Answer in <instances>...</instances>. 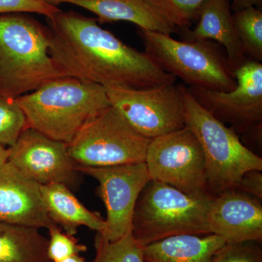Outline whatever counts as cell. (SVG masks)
I'll return each mask as SVG.
<instances>
[{
  "label": "cell",
  "mask_w": 262,
  "mask_h": 262,
  "mask_svg": "<svg viewBox=\"0 0 262 262\" xmlns=\"http://www.w3.org/2000/svg\"><path fill=\"white\" fill-rule=\"evenodd\" d=\"M47 23L50 55L67 77L104 89H149L177 81L144 52L101 28L97 19L61 10Z\"/></svg>",
  "instance_id": "1"
},
{
  "label": "cell",
  "mask_w": 262,
  "mask_h": 262,
  "mask_svg": "<svg viewBox=\"0 0 262 262\" xmlns=\"http://www.w3.org/2000/svg\"><path fill=\"white\" fill-rule=\"evenodd\" d=\"M15 101L29 127L67 144L86 122L111 106L102 86L71 77L48 81Z\"/></svg>",
  "instance_id": "2"
},
{
  "label": "cell",
  "mask_w": 262,
  "mask_h": 262,
  "mask_svg": "<svg viewBox=\"0 0 262 262\" xmlns=\"http://www.w3.org/2000/svg\"><path fill=\"white\" fill-rule=\"evenodd\" d=\"M63 77L49 53L47 26L25 13L0 15V96L15 99Z\"/></svg>",
  "instance_id": "3"
},
{
  "label": "cell",
  "mask_w": 262,
  "mask_h": 262,
  "mask_svg": "<svg viewBox=\"0 0 262 262\" xmlns=\"http://www.w3.org/2000/svg\"><path fill=\"white\" fill-rule=\"evenodd\" d=\"M179 87L186 126L195 134L204 155L208 194L215 196L237 189L245 173L261 171V158L242 144L234 129L202 106L186 86L179 84Z\"/></svg>",
  "instance_id": "4"
},
{
  "label": "cell",
  "mask_w": 262,
  "mask_h": 262,
  "mask_svg": "<svg viewBox=\"0 0 262 262\" xmlns=\"http://www.w3.org/2000/svg\"><path fill=\"white\" fill-rule=\"evenodd\" d=\"M213 196L189 195L149 180L134 209L132 234L141 247L172 236L211 234L207 215Z\"/></svg>",
  "instance_id": "5"
},
{
  "label": "cell",
  "mask_w": 262,
  "mask_h": 262,
  "mask_svg": "<svg viewBox=\"0 0 262 262\" xmlns=\"http://www.w3.org/2000/svg\"><path fill=\"white\" fill-rule=\"evenodd\" d=\"M138 33L150 59L189 87L221 92L236 87L227 58L211 41H179L163 33L139 28Z\"/></svg>",
  "instance_id": "6"
},
{
  "label": "cell",
  "mask_w": 262,
  "mask_h": 262,
  "mask_svg": "<svg viewBox=\"0 0 262 262\" xmlns=\"http://www.w3.org/2000/svg\"><path fill=\"white\" fill-rule=\"evenodd\" d=\"M150 141L111 106L86 122L67 145L77 165L110 167L145 162Z\"/></svg>",
  "instance_id": "7"
},
{
  "label": "cell",
  "mask_w": 262,
  "mask_h": 262,
  "mask_svg": "<svg viewBox=\"0 0 262 262\" xmlns=\"http://www.w3.org/2000/svg\"><path fill=\"white\" fill-rule=\"evenodd\" d=\"M145 163L151 180L189 195L208 193L203 149L195 134L187 126L151 139Z\"/></svg>",
  "instance_id": "8"
},
{
  "label": "cell",
  "mask_w": 262,
  "mask_h": 262,
  "mask_svg": "<svg viewBox=\"0 0 262 262\" xmlns=\"http://www.w3.org/2000/svg\"><path fill=\"white\" fill-rule=\"evenodd\" d=\"M105 90L111 106L146 139L151 140L186 126L179 84L142 90Z\"/></svg>",
  "instance_id": "9"
},
{
  "label": "cell",
  "mask_w": 262,
  "mask_h": 262,
  "mask_svg": "<svg viewBox=\"0 0 262 262\" xmlns=\"http://www.w3.org/2000/svg\"><path fill=\"white\" fill-rule=\"evenodd\" d=\"M81 174L96 179L97 193L106 210V233L115 241L132 232V220L138 198L151 180L145 162L110 167H86L77 165Z\"/></svg>",
  "instance_id": "10"
},
{
  "label": "cell",
  "mask_w": 262,
  "mask_h": 262,
  "mask_svg": "<svg viewBox=\"0 0 262 262\" xmlns=\"http://www.w3.org/2000/svg\"><path fill=\"white\" fill-rule=\"evenodd\" d=\"M236 87L229 92L187 88L202 106L221 122L232 124L234 131L246 132L261 124L262 64L247 59L233 72Z\"/></svg>",
  "instance_id": "11"
},
{
  "label": "cell",
  "mask_w": 262,
  "mask_h": 262,
  "mask_svg": "<svg viewBox=\"0 0 262 262\" xmlns=\"http://www.w3.org/2000/svg\"><path fill=\"white\" fill-rule=\"evenodd\" d=\"M9 149L8 162L39 185L61 183L71 188L80 182L81 173L65 143L28 127Z\"/></svg>",
  "instance_id": "12"
},
{
  "label": "cell",
  "mask_w": 262,
  "mask_h": 262,
  "mask_svg": "<svg viewBox=\"0 0 262 262\" xmlns=\"http://www.w3.org/2000/svg\"><path fill=\"white\" fill-rule=\"evenodd\" d=\"M261 200L238 189L213 196L207 215L211 234L227 243L262 241Z\"/></svg>",
  "instance_id": "13"
},
{
  "label": "cell",
  "mask_w": 262,
  "mask_h": 262,
  "mask_svg": "<svg viewBox=\"0 0 262 262\" xmlns=\"http://www.w3.org/2000/svg\"><path fill=\"white\" fill-rule=\"evenodd\" d=\"M0 222L48 230L58 226L45 208L40 185L10 162L0 168Z\"/></svg>",
  "instance_id": "14"
},
{
  "label": "cell",
  "mask_w": 262,
  "mask_h": 262,
  "mask_svg": "<svg viewBox=\"0 0 262 262\" xmlns=\"http://www.w3.org/2000/svg\"><path fill=\"white\" fill-rule=\"evenodd\" d=\"M199 21L193 30L184 31L188 40H215L225 48L230 70L238 69L247 61L234 27L229 0H207L199 10Z\"/></svg>",
  "instance_id": "15"
},
{
  "label": "cell",
  "mask_w": 262,
  "mask_h": 262,
  "mask_svg": "<svg viewBox=\"0 0 262 262\" xmlns=\"http://www.w3.org/2000/svg\"><path fill=\"white\" fill-rule=\"evenodd\" d=\"M49 4L67 3L80 7L98 16L100 24L127 21L138 28L171 35L177 29L168 23L149 0H44Z\"/></svg>",
  "instance_id": "16"
},
{
  "label": "cell",
  "mask_w": 262,
  "mask_h": 262,
  "mask_svg": "<svg viewBox=\"0 0 262 262\" xmlns=\"http://www.w3.org/2000/svg\"><path fill=\"white\" fill-rule=\"evenodd\" d=\"M40 191L50 218L64 229L66 233L75 235L81 226L102 235L106 233V221L98 213L88 209L65 184H44L40 185Z\"/></svg>",
  "instance_id": "17"
},
{
  "label": "cell",
  "mask_w": 262,
  "mask_h": 262,
  "mask_svg": "<svg viewBox=\"0 0 262 262\" xmlns=\"http://www.w3.org/2000/svg\"><path fill=\"white\" fill-rule=\"evenodd\" d=\"M213 234L172 236L142 247L144 262H211L226 244Z\"/></svg>",
  "instance_id": "18"
},
{
  "label": "cell",
  "mask_w": 262,
  "mask_h": 262,
  "mask_svg": "<svg viewBox=\"0 0 262 262\" xmlns=\"http://www.w3.org/2000/svg\"><path fill=\"white\" fill-rule=\"evenodd\" d=\"M39 229L0 222V262H51Z\"/></svg>",
  "instance_id": "19"
},
{
  "label": "cell",
  "mask_w": 262,
  "mask_h": 262,
  "mask_svg": "<svg viewBox=\"0 0 262 262\" xmlns=\"http://www.w3.org/2000/svg\"><path fill=\"white\" fill-rule=\"evenodd\" d=\"M234 27L246 56L249 59L262 60V11L248 8L233 13Z\"/></svg>",
  "instance_id": "20"
},
{
  "label": "cell",
  "mask_w": 262,
  "mask_h": 262,
  "mask_svg": "<svg viewBox=\"0 0 262 262\" xmlns=\"http://www.w3.org/2000/svg\"><path fill=\"white\" fill-rule=\"evenodd\" d=\"M96 256L91 262H144L142 247L132 232L115 241H110L101 234L95 237Z\"/></svg>",
  "instance_id": "21"
},
{
  "label": "cell",
  "mask_w": 262,
  "mask_h": 262,
  "mask_svg": "<svg viewBox=\"0 0 262 262\" xmlns=\"http://www.w3.org/2000/svg\"><path fill=\"white\" fill-rule=\"evenodd\" d=\"M28 127L25 114L15 99L0 96V144L11 147Z\"/></svg>",
  "instance_id": "22"
},
{
  "label": "cell",
  "mask_w": 262,
  "mask_h": 262,
  "mask_svg": "<svg viewBox=\"0 0 262 262\" xmlns=\"http://www.w3.org/2000/svg\"><path fill=\"white\" fill-rule=\"evenodd\" d=\"M165 20L176 29H186L198 18L207 0H149Z\"/></svg>",
  "instance_id": "23"
},
{
  "label": "cell",
  "mask_w": 262,
  "mask_h": 262,
  "mask_svg": "<svg viewBox=\"0 0 262 262\" xmlns=\"http://www.w3.org/2000/svg\"><path fill=\"white\" fill-rule=\"evenodd\" d=\"M211 262H262L261 243H226L215 251Z\"/></svg>",
  "instance_id": "24"
},
{
  "label": "cell",
  "mask_w": 262,
  "mask_h": 262,
  "mask_svg": "<svg viewBox=\"0 0 262 262\" xmlns=\"http://www.w3.org/2000/svg\"><path fill=\"white\" fill-rule=\"evenodd\" d=\"M48 231L50 239H48L47 255L51 262L62 261L87 251L86 246L79 244L78 239L74 235L62 232L58 226L52 227Z\"/></svg>",
  "instance_id": "25"
},
{
  "label": "cell",
  "mask_w": 262,
  "mask_h": 262,
  "mask_svg": "<svg viewBox=\"0 0 262 262\" xmlns=\"http://www.w3.org/2000/svg\"><path fill=\"white\" fill-rule=\"evenodd\" d=\"M61 10L44 0H0V14L33 13L53 18Z\"/></svg>",
  "instance_id": "26"
},
{
  "label": "cell",
  "mask_w": 262,
  "mask_h": 262,
  "mask_svg": "<svg viewBox=\"0 0 262 262\" xmlns=\"http://www.w3.org/2000/svg\"><path fill=\"white\" fill-rule=\"evenodd\" d=\"M237 189L261 200L262 173L261 170H251L243 175Z\"/></svg>",
  "instance_id": "27"
},
{
  "label": "cell",
  "mask_w": 262,
  "mask_h": 262,
  "mask_svg": "<svg viewBox=\"0 0 262 262\" xmlns=\"http://www.w3.org/2000/svg\"><path fill=\"white\" fill-rule=\"evenodd\" d=\"M230 6L233 13L251 7L261 8L262 0H232Z\"/></svg>",
  "instance_id": "28"
},
{
  "label": "cell",
  "mask_w": 262,
  "mask_h": 262,
  "mask_svg": "<svg viewBox=\"0 0 262 262\" xmlns=\"http://www.w3.org/2000/svg\"><path fill=\"white\" fill-rule=\"evenodd\" d=\"M10 156V149L0 144V168L8 163Z\"/></svg>",
  "instance_id": "29"
},
{
  "label": "cell",
  "mask_w": 262,
  "mask_h": 262,
  "mask_svg": "<svg viewBox=\"0 0 262 262\" xmlns=\"http://www.w3.org/2000/svg\"><path fill=\"white\" fill-rule=\"evenodd\" d=\"M57 262H88L85 259L80 255H75V256H71L70 258H66L62 261Z\"/></svg>",
  "instance_id": "30"
}]
</instances>
